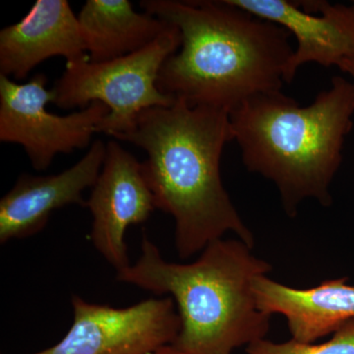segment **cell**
Segmentation results:
<instances>
[{
  "instance_id": "6da1fadb",
  "label": "cell",
  "mask_w": 354,
  "mask_h": 354,
  "mask_svg": "<svg viewBox=\"0 0 354 354\" xmlns=\"http://www.w3.org/2000/svg\"><path fill=\"white\" fill-rule=\"evenodd\" d=\"M140 6L180 31V48L165 60L157 83L176 101L230 113L286 83L295 50L281 26L227 0H143Z\"/></svg>"
},
{
  "instance_id": "7a4b0ae2",
  "label": "cell",
  "mask_w": 354,
  "mask_h": 354,
  "mask_svg": "<svg viewBox=\"0 0 354 354\" xmlns=\"http://www.w3.org/2000/svg\"><path fill=\"white\" fill-rule=\"evenodd\" d=\"M113 138L134 144L148 155L141 162L144 176L156 209L176 221L181 259L230 232L253 247L252 232L221 183V153L234 140L230 113L176 101L141 111L131 131Z\"/></svg>"
},
{
  "instance_id": "3957f363",
  "label": "cell",
  "mask_w": 354,
  "mask_h": 354,
  "mask_svg": "<svg viewBox=\"0 0 354 354\" xmlns=\"http://www.w3.org/2000/svg\"><path fill=\"white\" fill-rule=\"evenodd\" d=\"M353 113L354 83L335 76L332 88L310 106L274 91L247 100L230 120L246 169L274 183L286 215L293 218L304 200L332 204L330 186Z\"/></svg>"
},
{
  "instance_id": "277c9868",
  "label": "cell",
  "mask_w": 354,
  "mask_h": 354,
  "mask_svg": "<svg viewBox=\"0 0 354 354\" xmlns=\"http://www.w3.org/2000/svg\"><path fill=\"white\" fill-rule=\"evenodd\" d=\"M141 249L139 260L116 279L171 295L181 320L176 348L191 354H232L265 339L271 316L258 305L254 281L272 268L254 255L252 247L241 239H218L190 264L165 261L146 234Z\"/></svg>"
},
{
  "instance_id": "5b68a950",
  "label": "cell",
  "mask_w": 354,
  "mask_h": 354,
  "mask_svg": "<svg viewBox=\"0 0 354 354\" xmlns=\"http://www.w3.org/2000/svg\"><path fill=\"white\" fill-rule=\"evenodd\" d=\"M180 31L174 25L143 50L111 62L81 60L66 64L64 73L51 88L53 104L62 109H86L101 102L109 113L97 133L109 136L131 131L141 111L176 102L158 90V74L165 60L180 48Z\"/></svg>"
},
{
  "instance_id": "8992f818",
  "label": "cell",
  "mask_w": 354,
  "mask_h": 354,
  "mask_svg": "<svg viewBox=\"0 0 354 354\" xmlns=\"http://www.w3.org/2000/svg\"><path fill=\"white\" fill-rule=\"evenodd\" d=\"M46 84L43 73L25 84L0 75V141L22 146L37 171H46L58 153L87 148L109 113L101 102L68 115L48 113L55 95Z\"/></svg>"
},
{
  "instance_id": "52a82bcc",
  "label": "cell",
  "mask_w": 354,
  "mask_h": 354,
  "mask_svg": "<svg viewBox=\"0 0 354 354\" xmlns=\"http://www.w3.org/2000/svg\"><path fill=\"white\" fill-rule=\"evenodd\" d=\"M72 307L73 323L64 339L32 354H153L174 344L181 330L171 297L113 308L74 295Z\"/></svg>"
},
{
  "instance_id": "ba28073f",
  "label": "cell",
  "mask_w": 354,
  "mask_h": 354,
  "mask_svg": "<svg viewBox=\"0 0 354 354\" xmlns=\"http://www.w3.org/2000/svg\"><path fill=\"white\" fill-rule=\"evenodd\" d=\"M93 216L91 241L109 264L129 267L125 232L148 220L156 209L142 164L115 141L106 144V158L87 201Z\"/></svg>"
},
{
  "instance_id": "9c48e42d",
  "label": "cell",
  "mask_w": 354,
  "mask_h": 354,
  "mask_svg": "<svg viewBox=\"0 0 354 354\" xmlns=\"http://www.w3.org/2000/svg\"><path fill=\"white\" fill-rule=\"evenodd\" d=\"M253 15L285 28L297 39V50L288 67L285 82L291 83L302 64L324 67L354 59V4L288 0H227Z\"/></svg>"
},
{
  "instance_id": "30bf717a",
  "label": "cell",
  "mask_w": 354,
  "mask_h": 354,
  "mask_svg": "<svg viewBox=\"0 0 354 354\" xmlns=\"http://www.w3.org/2000/svg\"><path fill=\"white\" fill-rule=\"evenodd\" d=\"M106 145L102 140L76 165L57 176L22 174L0 200V242L25 239L41 232L51 213L68 205L87 207L84 191L93 188L106 158Z\"/></svg>"
},
{
  "instance_id": "8fae6325",
  "label": "cell",
  "mask_w": 354,
  "mask_h": 354,
  "mask_svg": "<svg viewBox=\"0 0 354 354\" xmlns=\"http://www.w3.org/2000/svg\"><path fill=\"white\" fill-rule=\"evenodd\" d=\"M53 57L66 64L88 59L78 17L66 0H39L19 23L0 32V75L23 80Z\"/></svg>"
},
{
  "instance_id": "7c38bea8",
  "label": "cell",
  "mask_w": 354,
  "mask_h": 354,
  "mask_svg": "<svg viewBox=\"0 0 354 354\" xmlns=\"http://www.w3.org/2000/svg\"><path fill=\"white\" fill-rule=\"evenodd\" d=\"M254 292L261 310L285 317L292 339L304 344H313L354 319V286L346 279L295 288L263 276L254 281Z\"/></svg>"
},
{
  "instance_id": "4fadbf2b",
  "label": "cell",
  "mask_w": 354,
  "mask_h": 354,
  "mask_svg": "<svg viewBox=\"0 0 354 354\" xmlns=\"http://www.w3.org/2000/svg\"><path fill=\"white\" fill-rule=\"evenodd\" d=\"M91 62H106L143 50L174 24L139 13L128 0H88L78 15Z\"/></svg>"
},
{
  "instance_id": "5bb4252c",
  "label": "cell",
  "mask_w": 354,
  "mask_h": 354,
  "mask_svg": "<svg viewBox=\"0 0 354 354\" xmlns=\"http://www.w3.org/2000/svg\"><path fill=\"white\" fill-rule=\"evenodd\" d=\"M248 354H354V319L341 326L329 342L304 344L290 339L274 342L261 339L246 348Z\"/></svg>"
},
{
  "instance_id": "9a60e30c",
  "label": "cell",
  "mask_w": 354,
  "mask_h": 354,
  "mask_svg": "<svg viewBox=\"0 0 354 354\" xmlns=\"http://www.w3.org/2000/svg\"><path fill=\"white\" fill-rule=\"evenodd\" d=\"M337 67H339L342 71L346 72V73L353 77L354 83V59L342 60V62H339V65H337Z\"/></svg>"
},
{
  "instance_id": "2e32d148",
  "label": "cell",
  "mask_w": 354,
  "mask_h": 354,
  "mask_svg": "<svg viewBox=\"0 0 354 354\" xmlns=\"http://www.w3.org/2000/svg\"><path fill=\"white\" fill-rule=\"evenodd\" d=\"M153 354H191L189 353H186V351H183V349L176 348L174 344H169V346H165L164 348L158 349V351H156Z\"/></svg>"
}]
</instances>
